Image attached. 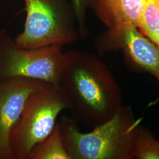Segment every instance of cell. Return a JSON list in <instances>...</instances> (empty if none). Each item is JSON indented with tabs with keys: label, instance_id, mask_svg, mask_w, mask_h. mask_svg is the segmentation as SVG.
<instances>
[{
	"label": "cell",
	"instance_id": "obj_1",
	"mask_svg": "<svg viewBox=\"0 0 159 159\" xmlns=\"http://www.w3.org/2000/svg\"><path fill=\"white\" fill-rule=\"evenodd\" d=\"M56 86L70 117L89 127L108 121L123 106L122 92L108 66L87 52H64Z\"/></svg>",
	"mask_w": 159,
	"mask_h": 159
},
{
	"label": "cell",
	"instance_id": "obj_2",
	"mask_svg": "<svg viewBox=\"0 0 159 159\" xmlns=\"http://www.w3.org/2000/svg\"><path fill=\"white\" fill-rule=\"evenodd\" d=\"M142 121L130 106H123L113 117L88 133L81 132L70 117L63 116L59 124L63 144L71 159H133Z\"/></svg>",
	"mask_w": 159,
	"mask_h": 159
},
{
	"label": "cell",
	"instance_id": "obj_3",
	"mask_svg": "<svg viewBox=\"0 0 159 159\" xmlns=\"http://www.w3.org/2000/svg\"><path fill=\"white\" fill-rule=\"evenodd\" d=\"M26 18L14 40L21 48L68 46L79 39L77 21L70 0H24Z\"/></svg>",
	"mask_w": 159,
	"mask_h": 159
},
{
	"label": "cell",
	"instance_id": "obj_4",
	"mask_svg": "<svg viewBox=\"0 0 159 159\" xmlns=\"http://www.w3.org/2000/svg\"><path fill=\"white\" fill-rule=\"evenodd\" d=\"M64 110L66 106L56 85L44 83L34 90L11 134L14 159H27L31 149L51 133Z\"/></svg>",
	"mask_w": 159,
	"mask_h": 159
},
{
	"label": "cell",
	"instance_id": "obj_5",
	"mask_svg": "<svg viewBox=\"0 0 159 159\" xmlns=\"http://www.w3.org/2000/svg\"><path fill=\"white\" fill-rule=\"evenodd\" d=\"M64 56L63 46L21 48L10 39L0 50V80L25 77L56 85Z\"/></svg>",
	"mask_w": 159,
	"mask_h": 159
},
{
	"label": "cell",
	"instance_id": "obj_6",
	"mask_svg": "<svg viewBox=\"0 0 159 159\" xmlns=\"http://www.w3.org/2000/svg\"><path fill=\"white\" fill-rule=\"evenodd\" d=\"M96 46L101 55L122 51L131 68L151 74L157 80L159 89V47L137 27L127 23L115 25L97 38ZM159 103V90L157 96L148 107Z\"/></svg>",
	"mask_w": 159,
	"mask_h": 159
},
{
	"label": "cell",
	"instance_id": "obj_7",
	"mask_svg": "<svg viewBox=\"0 0 159 159\" xmlns=\"http://www.w3.org/2000/svg\"><path fill=\"white\" fill-rule=\"evenodd\" d=\"M44 83L25 77L0 80V159H14L10 148L12 131L29 96Z\"/></svg>",
	"mask_w": 159,
	"mask_h": 159
},
{
	"label": "cell",
	"instance_id": "obj_8",
	"mask_svg": "<svg viewBox=\"0 0 159 159\" xmlns=\"http://www.w3.org/2000/svg\"><path fill=\"white\" fill-rule=\"evenodd\" d=\"M145 0H90L97 17L107 28L123 23L137 27Z\"/></svg>",
	"mask_w": 159,
	"mask_h": 159
},
{
	"label": "cell",
	"instance_id": "obj_9",
	"mask_svg": "<svg viewBox=\"0 0 159 159\" xmlns=\"http://www.w3.org/2000/svg\"><path fill=\"white\" fill-rule=\"evenodd\" d=\"M27 159H71L63 144L59 123L45 139L31 149Z\"/></svg>",
	"mask_w": 159,
	"mask_h": 159
},
{
	"label": "cell",
	"instance_id": "obj_10",
	"mask_svg": "<svg viewBox=\"0 0 159 159\" xmlns=\"http://www.w3.org/2000/svg\"><path fill=\"white\" fill-rule=\"evenodd\" d=\"M137 28L159 47V0H145Z\"/></svg>",
	"mask_w": 159,
	"mask_h": 159
},
{
	"label": "cell",
	"instance_id": "obj_11",
	"mask_svg": "<svg viewBox=\"0 0 159 159\" xmlns=\"http://www.w3.org/2000/svg\"><path fill=\"white\" fill-rule=\"evenodd\" d=\"M134 156L136 159H159V140L147 127L139 128Z\"/></svg>",
	"mask_w": 159,
	"mask_h": 159
},
{
	"label": "cell",
	"instance_id": "obj_12",
	"mask_svg": "<svg viewBox=\"0 0 159 159\" xmlns=\"http://www.w3.org/2000/svg\"><path fill=\"white\" fill-rule=\"evenodd\" d=\"M70 1L75 13L80 37L85 39L89 34L85 22V12L87 7L89 6L90 0H70Z\"/></svg>",
	"mask_w": 159,
	"mask_h": 159
},
{
	"label": "cell",
	"instance_id": "obj_13",
	"mask_svg": "<svg viewBox=\"0 0 159 159\" xmlns=\"http://www.w3.org/2000/svg\"><path fill=\"white\" fill-rule=\"evenodd\" d=\"M10 36L4 30H0V50L6 45V43L10 40Z\"/></svg>",
	"mask_w": 159,
	"mask_h": 159
}]
</instances>
